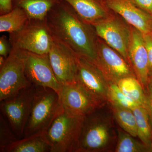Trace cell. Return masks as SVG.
Instances as JSON below:
<instances>
[{"mask_svg": "<svg viewBox=\"0 0 152 152\" xmlns=\"http://www.w3.org/2000/svg\"><path fill=\"white\" fill-rule=\"evenodd\" d=\"M46 20L54 37L95 64L97 36L93 26L83 21L66 1L60 0L49 12Z\"/></svg>", "mask_w": 152, "mask_h": 152, "instance_id": "1", "label": "cell"}, {"mask_svg": "<svg viewBox=\"0 0 152 152\" xmlns=\"http://www.w3.org/2000/svg\"><path fill=\"white\" fill-rule=\"evenodd\" d=\"M118 125L108 104L84 118L77 152H115Z\"/></svg>", "mask_w": 152, "mask_h": 152, "instance_id": "2", "label": "cell"}, {"mask_svg": "<svg viewBox=\"0 0 152 152\" xmlns=\"http://www.w3.org/2000/svg\"><path fill=\"white\" fill-rule=\"evenodd\" d=\"M63 110L58 93L50 88L36 87L24 137L46 131Z\"/></svg>", "mask_w": 152, "mask_h": 152, "instance_id": "3", "label": "cell"}, {"mask_svg": "<svg viewBox=\"0 0 152 152\" xmlns=\"http://www.w3.org/2000/svg\"><path fill=\"white\" fill-rule=\"evenodd\" d=\"M84 118L64 109L46 131L51 152H77Z\"/></svg>", "mask_w": 152, "mask_h": 152, "instance_id": "4", "label": "cell"}, {"mask_svg": "<svg viewBox=\"0 0 152 152\" xmlns=\"http://www.w3.org/2000/svg\"><path fill=\"white\" fill-rule=\"evenodd\" d=\"M12 48L38 54H48L53 36L45 20H30L21 30L10 34Z\"/></svg>", "mask_w": 152, "mask_h": 152, "instance_id": "5", "label": "cell"}, {"mask_svg": "<svg viewBox=\"0 0 152 152\" xmlns=\"http://www.w3.org/2000/svg\"><path fill=\"white\" fill-rule=\"evenodd\" d=\"M36 89L35 86L32 85L16 94L0 101L1 113L19 139L22 138L24 135Z\"/></svg>", "mask_w": 152, "mask_h": 152, "instance_id": "6", "label": "cell"}, {"mask_svg": "<svg viewBox=\"0 0 152 152\" xmlns=\"http://www.w3.org/2000/svg\"><path fill=\"white\" fill-rule=\"evenodd\" d=\"M31 86L25 72L23 52L12 48L10 53L0 67V101Z\"/></svg>", "mask_w": 152, "mask_h": 152, "instance_id": "7", "label": "cell"}, {"mask_svg": "<svg viewBox=\"0 0 152 152\" xmlns=\"http://www.w3.org/2000/svg\"><path fill=\"white\" fill-rule=\"evenodd\" d=\"M92 26L98 37L121 55L129 64L128 53L131 26L112 14Z\"/></svg>", "mask_w": 152, "mask_h": 152, "instance_id": "8", "label": "cell"}, {"mask_svg": "<svg viewBox=\"0 0 152 152\" xmlns=\"http://www.w3.org/2000/svg\"><path fill=\"white\" fill-rule=\"evenodd\" d=\"M95 65L100 70L109 84H117L120 80L126 77H136L131 66L124 57L98 37Z\"/></svg>", "mask_w": 152, "mask_h": 152, "instance_id": "9", "label": "cell"}, {"mask_svg": "<svg viewBox=\"0 0 152 152\" xmlns=\"http://www.w3.org/2000/svg\"><path fill=\"white\" fill-rule=\"evenodd\" d=\"M52 69L62 85L75 82L79 56L69 47L53 37L48 53Z\"/></svg>", "mask_w": 152, "mask_h": 152, "instance_id": "10", "label": "cell"}, {"mask_svg": "<svg viewBox=\"0 0 152 152\" xmlns=\"http://www.w3.org/2000/svg\"><path fill=\"white\" fill-rule=\"evenodd\" d=\"M23 52L25 72L31 84L36 87L50 88L59 94L62 85L56 78L50 63L48 54H38L25 51Z\"/></svg>", "mask_w": 152, "mask_h": 152, "instance_id": "11", "label": "cell"}, {"mask_svg": "<svg viewBox=\"0 0 152 152\" xmlns=\"http://www.w3.org/2000/svg\"><path fill=\"white\" fill-rule=\"evenodd\" d=\"M58 94L64 110L76 115L86 116L105 105L76 82L62 85Z\"/></svg>", "mask_w": 152, "mask_h": 152, "instance_id": "12", "label": "cell"}, {"mask_svg": "<svg viewBox=\"0 0 152 152\" xmlns=\"http://www.w3.org/2000/svg\"><path fill=\"white\" fill-rule=\"evenodd\" d=\"M75 82L101 103H107L109 83L94 63L79 56Z\"/></svg>", "mask_w": 152, "mask_h": 152, "instance_id": "13", "label": "cell"}, {"mask_svg": "<svg viewBox=\"0 0 152 152\" xmlns=\"http://www.w3.org/2000/svg\"><path fill=\"white\" fill-rule=\"evenodd\" d=\"M131 28V38L128 53L129 64L146 93L148 87L149 72L148 53L142 34L132 26Z\"/></svg>", "mask_w": 152, "mask_h": 152, "instance_id": "14", "label": "cell"}, {"mask_svg": "<svg viewBox=\"0 0 152 152\" xmlns=\"http://www.w3.org/2000/svg\"><path fill=\"white\" fill-rule=\"evenodd\" d=\"M106 5L118 14L127 23L142 34L151 33L152 16L139 8L130 0H103Z\"/></svg>", "mask_w": 152, "mask_h": 152, "instance_id": "15", "label": "cell"}, {"mask_svg": "<svg viewBox=\"0 0 152 152\" xmlns=\"http://www.w3.org/2000/svg\"><path fill=\"white\" fill-rule=\"evenodd\" d=\"M83 21L93 25L112 15L103 0H65Z\"/></svg>", "mask_w": 152, "mask_h": 152, "instance_id": "16", "label": "cell"}, {"mask_svg": "<svg viewBox=\"0 0 152 152\" xmlns=\"http://www.w3.org/2000/svg\"><path fill=\"white\" fill-rule=\"evenodd\" d=\"M3 152H51L46 131L38 132L19 139L5 148Z\"/></svg>", "mask_w": 152, "mask_h": 152, "instance_id": "17", "label": "cell"}, {"mask_svg": "<svg viewBox=\"0 0 152 152\" xmlns=\"http://www.w3.org/2000/svg\"><path fill=\"white\" fill-rule=\"evenodd\" d=\"M60 0H13L14 7L23 9L30 20H45L52 8Z\"/></svg>", "mask_w": 152, "mask_h": 152, "instance_id": "18", "label": "cell"}, {"mask_svg": "<svg viewBox=\"0 0 152 152\" xmlns=\"http://www.w3.org/2000/svg\"><path fill=\"white\" fill-rule=\"evenodd\" d=\"M23 9L14 7L7 13L0 16V32L14 34L21 30L29 20Z\"/></svg>", "mask_w": 152, "mask_h": 152, "instance_id": "19", "label": "cell"}, {"mask_svg": "<svg viewBox=\"0 0 152 152\" xmlns=\"http://www.w3.org/2000/svg\"><path fill=\"white\" fill-rule=\"evenodd\" d=\"M125 95L139 105L148 110V99L140 83L135 77L130 76L120 80L117 83Z\"/></svg>", "mask_w": 152, "mask_h": 152, "instance_id": "20", "label": "cell"}, {"mask_svg": "<svg viewBox=\"0 0 152 152\" xmlns=\"http://www.w3.org/2000/svg\"><path fill=\"white\" fill-rule=\"evenodd\" d=\"M118 133L115 152H152V147L138 140L118 126Z\"/></svg>", "mask_w": 152, "mask_h": 152, "instance_id": "21", "label": "cell"}, {"mask_svg": "<svg viewBox=\"0 0 152 152\" xmlns=\"http://www.w3.org/2000/svg\"><path fill=\"white\" fill-rule=\"evenodd\" d=\"M133 111L136 118L138 137L144 143L152 147V125L148 110L138 106Z\"/></svg>", "mask_w": 152, "mask_h": 152, "instance_id": "22", "label": "cell"}, {"mask_svg": "<svg viewBox=\"0 0 152 152\" xmlns=\"http://www.w3.org/2000/svg\"><path fill=\"white\" fill-rule=\"evenodd\" d=\"M108 104L117 125L132 136L137 137L136 118L133 110Z\"/></svg>", "mask_w": 152, "mask_h": 152, "instance_id": "23", "label": "cell"}, {"mask_svg": "<svg viewBox=\"0 0 152 152\" xmlns=\"http://www.w3.org/2000/svg\"><path fill=\"white\" fill-rule=\"evenodd\" d=\"M107 103L113 105L133 110L139 105L121 91L117 84H109L107 91Z\"/></svg>", "mask_w": 152, "mask_h": 152, "instance_id": "24", "label": "cell"}, {"mask_svg": "<svg viewBox=\"0 0 152 152\" xmlns=\"http://www.w3.org/2000/svg\"><path fill=\"white\" fill-rule=\"evenodd\" d=\"M7 120L0 114V152L5 148L19 140Z\"/></svg>", "mask_w": 152, "mask_h": 152, "instance_id": "25", "label": "cell"}, {"mask_svg": "<svg viewBox=\"0 0 152 152\" xmlns=\"http://www.w3.org/2000/svg\"><path fill=\"white\" fill-rule=\"evenodd\" d=\"M12 46L9 39L5 36H2L0 38V56L7 58L10 53Z\"/></svg>", "mask_w": 152, "mask_h": 152, "instance_id": "26", "label": "cell"}, {"mask_svg": "<svg viewBox=\"0 0 152 152\" xmlns=\"http://www.w3.org/2000/svg\"><path fill=\"white\" fill-rule=\"evenodd\" d=\"M148 57L149 71L152 69V34H142Z\"/></svg>", "mask_w": 152, "mask_h": 152, "instance_id": "27", "label": "cell"}, {"mask_svg": "<svg viewBox=\"0 0 152 152\" xmlns=\"http://www.w3.org/2000/svg\"><path fill=\"white\" fill-rule=\"evenodd\" d=\"M137 7L152 16V0H130Z\"/></svg>", "mask_w": 152, "mask_h": 152, "instance_id": "28", "label": "cell"}, {"mask_svg": "<svg viewBox=\"0 0 152 152\" xmlns=\"http://www.w3.org/2000/svg\"><path fill=\"white\" fill-rule=\"evenodd\" d=\"M14 6L13 0H0V14L1 15L10 12Z\"/></svg>", "mask_w": 152, "mask_h": 152, "instance_id": "29", "label": "cell"}, {"mask_svg": "<svg viewBox=\"0 0 152 152\" xmlns=\"http://www.w3.org/2000/svg\"><path fill=\"white\" fill-rule=\"evenodd\" d=\"M148 99V111L152 125V86L149 85L146 93Z\"/></svg>", "mask_w": 152, "mask_h": 152, "instance_id": "30", "label": "cell"}, {"mask_svg": "<svg viewBox=\"0 0 152 152\" xmlns=\"http://www.w3.org/2000/svg\"><path fill=\"white\" fill-rule=\"evenodd\" d=\"M152 86V69L149 71L148 75V86Z\"/></svg>", "mask_w": 152, "mask_h": 152, "instance_id": "31", "label": "cell"}, {"mask_svg": "<svg viewBox=\"0 0 152 152\" xmlns=\"http://www.w3.org/2000/svg\"><path fill=\"white\" fill-rule=\"evenodd\" d=\"M6 59V58L3 56H0V67L4 64L5 61Z\"/></svg>", "mask_w": 152, "mask_h": 152, "instance_id": "32", "label": "cell"}, {"mask_svg": "<svg viewBox=\"0 0 152 152\" xmlns=\"http://www.w3.org/2000/svg\"><path fill=\"white\" fill-rule=\"evenodd\" d=\"M151 33L152 34V24H151Z\"/></svg>", "mask_w": 152, "mask_h": 152, "instance_id": "33", "label": "cell"}]
</instances>
